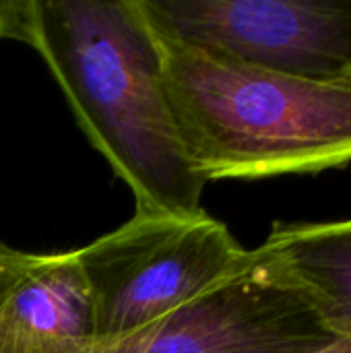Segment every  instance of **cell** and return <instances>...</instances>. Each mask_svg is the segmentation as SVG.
<instances>
[{
    "label": "cell",
    "mask_w": 351,
    "mask_h": 353,
    "mask_svg": "<svg viewBox=\"0 0 351 353\" xmlns=\"http://www.w3.org/2000/svg\"><path fill=\"white\" fill-rule=\"evenodd\" d=\"M308 353H351V339H345V337H335L331 343L314 350V352Z\"/></svg>",
    "instance_id": "9"
},
{
    "label": "cell",
    "mask_w": 351,
    "mask_h": 353,
    "mask_svg": "<svg viewBox=\"0 0 351 353\" xmlns=\"http://www.w3.org/2000/svg\"><path fill=\"white\" fill-rule=\"evenodd\" d=\"M89 294L70 252L0 244V353H93Z\"/></svg>",
    "instance_id": "6"
},
{
    "label": "cell",
    "mask_w": 351,
    "mask_h": 353,
    "mask_svg": "<svg viewBox=\"0 0 351 353\" xmlns=\"http://www.w3.org/2000/svg\"><path fill=\"white\" fill-rule=\"evenodd\" d=\"M77 124L134 196V211L194 217L207 182L192 168L139 0H29L25 41Z\"/></svg>",
    "instance_id": "1"
},
{
    "label": "cell",
    "mask_w": 351,
    "mask_h": 353,
    "mask_svg": "<svg viewBox=\"0 0 351 353\" xmlns=\"http://www.w3.org/2000/svg\"><path fill=\"white\" fill-rule=\"evenodd\" d=\"M147 23L186 155L205 182L350 163L351 77L321 81L259 68Z\"/></svg>",
    "instance_id": "2"
},
{
    "label": "cell",
    "mask_w": 351,
    "mask_h": 353,
    "mask_svg": "<svg viewBox=\"0 0 351 353\" xmlns=\"http://www.w3.org/2000/svg\"><path fill=\"white\" fill-rule=\"evenodd\" d=\"M335 335L261 246L197 298L93 353H308Z\"/></svg>",
    "instance_id": "4"
},
{
    "label": "cell",
    "mask_w": 351,
    "mask_h": 353,
    "mask_svg": "<svg viewBox=\"0 0 351 353\" xmlns=\"http://www.w3.org/2000/svg\"><path fill=\"white\" fill-rule=\"evenodd\" d=\"M145 17L190 46L321 81L351 77V0H141Z\"/></svg>",
    "instance_id": "5"
},
{
    "label": "cell",
    "mask_w": 351,
    "mask_h": 353,
    "mask_svg": "<svg viewBox=\"0 0 351 353\" xmlns=\"http://www.w3.org/2000/svg\"><path fill=\"white\" fill-rule=\"evenodd\" d=\"M261 250L306 296L335 337L351 339V217L275 223Z\"/></svg>",
    "instance_id": "7"
},
{
    "label": "cell",
    "mask_w": 351,
    "mask_h": 353,
    "mask_svg": "<svg viewBox=\"0 0 351 353\" xmlns=\"http://www.w3.org/2000/svg\"><path fill=\"white\" fill-rule=\"evenodd\" d=\"M29 0H0V41H25Z\"/></svg>",
    "instance_id": "8"
},
{
    "label": "cell",
    "mask_w": 351,
    "mask_h": 353,
    "mask_svg": "<svg viewBox=\"0 0 351 353\" xmlns=\"http://www.w3.org/2000/svg\"><path fill=\"white\" fill-rule=\"evenodd\" d=\"M246 250L207 213L134 211L114 232L74 250L97 345L166 319L236 267Z\"/></svg>",
    "instance_id": "3"
}]
</instances>
